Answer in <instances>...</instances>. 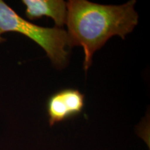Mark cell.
<instances>
[{
	"instance_id": "cell-4",
	"label": "cell",
	"mask_w": 150,
	"mask_h": 150,
	"mask_svg": "<svg viewBox=\"0 0 150 150\" xmlns=\"http://www.w3.org/2000/svg\"><path fill=\"white\" fill-rule=\"evenodd\" d=\"M25 6V14L30 20L46 16L54 20L56 27L66 24L67 3L62 0H22Z\"/></svg>"
},
{
	"instance_id": "cell-3",
	"label": "cell",
	"mask_w": 150,
	"mask_h": 150,
	"mask_svg": "<svg viewBox=\"0 0 150 150\" xmlns=\"http://www.w3.org/2000/svg\"><path fill=\"white\" fill-rule=\"evenodd\" d=\"M84 99L83 94L76 89H63L53 94L47 102V112L50 126L81 113Z\"/></svg>"
},
{
	"instance_id": "cell-2",
	"label": "cell",
	"mask_w": 150,
	"mask_h": 150,
	"mask_svg": "<svg viewBox=\"0 0 150 150\" xmlns=\"http://www.w3.org/2000/svg\"><path fill=\"white\" fill-rule=\"evenodd\" d=\"M8 32L25 35L45 51L52 63L57 67L64 66L67 62L70 38L67 31L57 27H42L22 18L10 6L0 0V43L6 41L1 36Z\"/></svg>"
},
{
	"instance_id": "cell-1",
	"label": "cell",
	"mask_w": 150,
	"mask_h": 150,
	"mask_svg": "<svg viewBox=\"0 0 150 150\" xmlns=\"http://www.w3.org/2000/svg\"><path fill=\"white\" fill-rule=\"evenodd\" d=\"M136 2L131 0L118 6L99 4L86 0H70L67 3L66 24L70 47H83L86 71L92 64L95 52L108 39L114 35L125 39L138 24Z\"/></svg>"
}]
</instances>
